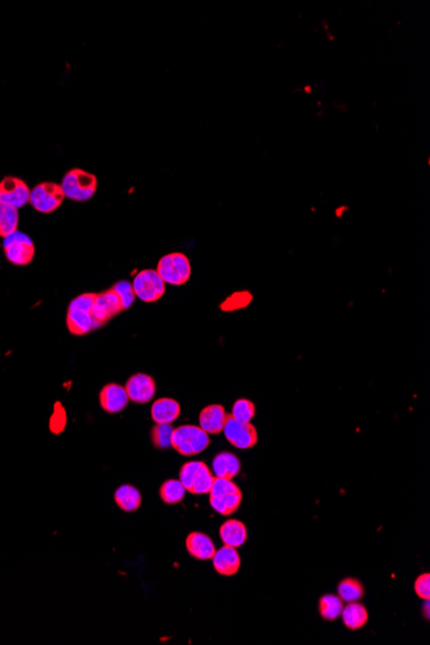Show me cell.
I'll use <instances>...</instances> for the list:
<instances>
[{"label":"cell","mask_w":430,"mask_h":645,"mask_svg":"<svg viewBox=\"0 0 430 645\" xmlns=\"http://www.w3.org/2000/svg\"><path fill=\"white\" fill-rule=\"evenodd\" d=\"M210 444V437L200 427L181 425L174 427L171 447L183 456H194L205 451Z\"/></svg>","instance_id":"6da1fadb"},{"label":"cell","mask_w":430,"mask_h":645,"mask_svg":"<svg viewBox=\"0 0 430 645\" xmlns=\"http://www.w3.org/2000/svg\"><path fill=\"white\" fill-rule=\"evenodd\" d=\"M61 188L65 197L74 202H88L97 190V176L83 169H71L63 176Z\"/></svg>","instance_id":"7a4b0ae2"},{"label":"cell","mask_w":430,"mask_h":645,"mask_svg":"<svg viewBox=\"0 0 430 645\" xmlns=\"http://www.w3.org/2000/svg\"><path fill=\"white\" fill-rule=\"evenodd\" d=\"M156 271L165 284L185 285L191 277V263L185 254L171 252L159 260Z\"/></svg>","instance_id":"3957f363"},{"label":"cell","mask_w":430,"mask_h":645,"mask_svg":"<svg viewBox=\"0 0 430 645\" xmlns=\"http://www.w3.org/2000/svg\"><path fill=\"white\" fill-rule=\"evenodd\" d=\"M135 298L144 303L160 301L167 290V284L162 281L156 269H144L135 275L132 282Z\"/></svg>","instance_id":"277c9868"},{"label":"cell","mask_w":430,"mask_h":645,"mask_svg":"<svg viewBox=\"0 0 430 645\" xmlns=\"http://www.w3.org/2000/svg\"><path fill=\"white\" fill-rule=\"evenodd\" d=\"M3 250L6 258L15 266H27L34 259V241L20 231L4 238Z\"/></svg>","instance_id":"5b68a950"},{"label":"cell","mask_w":430,"mask_h":645,"mask_svg":"<svg viewBox=\"0 0 430 645\" xmlns=\"http://www.w3.org/2000/svg\"><path fill=\"white\" fill-rule=\"evenodd\" d=\"M63 200H65V195L61 188V185L52 183V182H44L40 185H35L31 190L29 202L36 211L42 214H49L54 210L59 209Z\"/></svg>","instance_id":"8992f818"},{"label":"cell","mask_w":430,"mask_h":645,"mask_svg":"<svg viewBox=\"0 0 430 645\" xmlns=\"http://www.w3.org/2000/svg\"><path fill=\"white\" fill-rule=\"evenodd\" d=\"M228 442L240 450L252 448L258 443V432L252 423H240L228 415L223 427Z\"/></svg>","instance_id":"52a82bcc"},{"label":"cell","mask_w":430,"mask_h":645,"mask_svg":"<svg viewBox=\"0 0 430 645\" xmlns=\"http://www.w3.org/2000/svg\"><path fill=\"white\" fill-rule=\"evenodd\" d=\"M31 190L17 176H6L0 182V204L15 209L25 206L30 200Z\"/></svg>","instance_id":"ba28073f"},{"label":"cell","mask_w":430,"mask_h":645,"mask_svg":"<svg viewBox=\"0 0 430 645\" xmlns=\"http://www.w3.org/2000/svg\"><path fill=\"white\" fill-rule=\"evenodd\" d=\"M124 310L121 301L112 289L106 290L103 293L95 294L92 316L97 324V326H102L111 319L118 316V313Z\"/></svg>","instance_id":"9c48e42d"},{"label":"cell","mask_w":430,"mask_h":645,"mask_svg":"<svg viewBox=\"0 0 430 645\" xmlns=\"http://www.w3.org/2000/svg\"><path fill=\"white\" fill-rule=\"evenodd\" d=\"M129 401L135 403L150 402L156 393V383L150 375L147 374H135L128 379L125 384Z\"/></svg>","instance_id":"30bf717a"},{"label":"cell","mask_w":430,"mask_h":645,"mask_svg":"<svg viewBox=\"0 0 430 645\" xmlns=\"http://www.w3.org/2000/svg\"><path fill=\"white\" fill-rule=\"evenodd\" d=\"M100 403L103 411L109 413H118L124 410L129 403L125 388L120 384L111 383L102 388L100 393Z\"/></svg>","instance_id":"8fae6325"},{"label":"cell","mask_w":430,"mask_h":645,"mask_svg":"<svg viewBox=\"0 0 430 645\" xmlns=\"http://www.w3.org/2000/svg\"><path fill=\"white\" fill-rule=\"evenodd\" d=\"M211 561H213L214 570L223 576L236 575L240 570V564H241V558H240L237 549L227 546V545L220 547V550H215Z\"/></svg>","instance_id":"7c38bea8"},{"label":"cell","mask_w":430,"mask_h":645,"mask_svg":"<svg viewBox=\"0 0 430 645\" xmlns=\"http://www.w3.org/2000/svg\"><path fill=\"white\" fill-rule=\"evenodd\" d=\"M227 412L222 404H210L206 406L199 416V423L203 430L208 434H220L223 432V427L227 421Z\"/></svg>","instance_id":"4fadbf2b"},{"label":"cell","mask_w":430,"mask_h":645,"mask_svg":"<svg viewBox=\"0 0 430 645\" xmlns=\"http://www.w3.org/2000/svg\"><path fill=\"white\" fill-rule=\"evenodd\" d=\"M187 552L194 559L210 561L215 553V545L210 537L201 532H192L186 538Z\"/></svg>","instance_id":"5bb4252c"},{"label":"cell","mask_w":430,"mask_h":645,"mask_svg":"<svg viewBox=\"0 0 430 645\" xmlns=\"http://www.w3.org/2000/svg\"><path fill=\"white\" fill-rule=\"evenodd\" d=\"M181 415V404L173 398H160L152 404L151 418L156 424H171Z\"/></svg>","instance_id":"9a60e30c"},{"label":"cell","mask_w":430,"mask_h":645,"mask_svg":"<svg viewBox=\"0 0 430 645\" xmlns=\"http://www.w3.org/2000/svg\"><path fill=\"white\" fill-rule=\"evenodd\" d=\"M220 536L222 542L231 547H240L247 540V529L243 522L237 519H231L224 522L220 529Z\"/></svg>","instance_id":"2e32d148"},{"label":"cell","mask_w":430,"mask_h":645,"mask_svg":"<svg viewBox=\"0 0 430 645\" xmlns=\"http://www.w3.org/2000/svg\"><path fill=\"white\" fill-rule=\"evenodd\" d=\"M211 468H213V474L215 477L232 479L240 473L241 462L233 453H220L214 457Z\"/></svg>","instance_id":"e0dca14e"},{"label":"cell","mask_w":430,"mask_h":645,"mask_svg":"<svg viewBox=\"0 0 430 645\" xmlns=\"http://www.w3.org/2000/svg\"><path fill=\"white\" fill-rule=\"evenodd\" d=\"M66 325H68V331L77 336L85 335L98 327L92 313L82 312V310H68Z\"/></svg>","instance_id":"ac0fdd59"},{"label":"cell","mask_w":430,"mask_h":645,"mask_svg":"<svg viewBox=\"0 0 430 645\" xmlns=\"http://www.w3.org/2000/svg\"><path fill=\"white\" fill-rule=\"evenodd\" d=\"M114 499L118 508L127 513L138 510L142 503V496L139 494V491L130 485L118 487L114 494Z\"/></svg>","instance_id":"d6986e66"},{"label":"cell","mask_w":430,"mask_h":645,"mask_svg":"<svg viewBox=\"0 0 430 645\" xmlns=\"http://www.w3.org/2000/svg\"><path fill=\"white\" fill-rule=\"evenodd\" d=\"M341 617H343L344 625L349 630H358V628H363L369 620V614H367L366 608L362 604L357 603V602L348 603L346 608H343Z\"/></svg>","instance_id":"ffe728a7"},{"label":"cell","mask_w":430,"mask_h":645,"mask_svg":"<svg viewBox=\"0 0 430 645\" xmlns=\"http://www.w3.org/2000/svg\"><path fill=\"white\" fill-rule=\"evenodd\" d=\"M363 593L362 584L355 578H346L337 586V594L343 603H355L361 600Z\"/></svg>","instance_id":"44dd1931"},{"label":"cell","mask_w":430,"mask_h":645,"mask_svg":"<svg viewBox=\"0 0 430 645\" xmlns=\"http://www.w3.org/2000/svg\"><path fill=\"white\" fill-rule=\"evenodd\" d=\"M243 501V494H224L220 497H210L211 508L222 515H231L240 508Z\"/></svg>","instance_id":"7402d4cb"},{"label":"cell","mask_w":430,"mask_h":645,"mask_svg":"<svg viewBox=\"0 0 430 645\" xmlns=\"http://www.w3.org/2000/svg\"><path fill=\"white\" fill-rule=\"evenodd\" d=\"M214 479H215V477H214L213 471L209 469V466L205 462L201 461L199 469L194 474V482H192V487H191L190 492L194 494H209Z\"/></svg>","instance_id":"603a6c76"},{"label":"cell","mask_w":430,"mask_h":645,"mask_svg":"<svg viewBox=\"0 0 430 645\" xmlns=\"http://www.w3.org/2000/svg\"><path fill=\"white\" fill-rule=\"evenodd\" d=\"M343 600L335 595H325L318 602L321 617L326 621H335L343 612Z\"/></svg>","instance_id":"cb8c5ba5"},{"label":"cell","mask_w":430,"mask_h":645,"mask_svg":"<svg viewBox=\"0 0 430 645\" xmlns=\"http://www.w3.org/2000/svg\"><path fill=\"white\" fill-rule=\"evenodd\" d=\"M185 494L186 488L181 483L179 479H169L161 485L160 497L165 503L173 505L181 503L185 499Z\"/></svg>","instance_id":"d4e9b609"},{"label":"cell","mask_w":430,"mask_h":645,"mask_svg":"<svg viewBox=\"0 0 430 645\" xmlns=\"http://www.w3.org/2000/svg\"><path fill=\"white\" fill-rule=\"evenodd\" d=\"M18 220V209L0 204V237L6 238L15 234L17 231Z\"/></svg>","instance_id":"484cf974"},{"label":"cell","mask_w":430,"mask_h":645,"mask_svg":"<svg viewBox=\"0 0 430 645\" xmlns=\"http://www.w3.org/2000/svg\"><path fill=\"white\" fill-rule=\"evenodd\" d=\"M173 432H174V427L171 424H156L151 430L152 443L160 450L170 448Z\"/></svg>","instance_id":"4316f807"},{"label":"cell","mask_w":430,"mask_h":645,"mask_svg":"<svg viewBox=\"0 0 430 645\" xmlns=\"http://www.w3.org/2000/svg\"><path fill=\"white\" fill-rule=\"evenodd\" d=\"M231 416L240 423H250L255 416V406L249 400H238L233 403Z\"/></svg>","instance_id":"83f0119b"},{"label":"cell","mask_w":430,"mask_h":645,"mask_svg":"<svg viewBox=\"0 0 430 645\" xmlns=\"http://www.w3.org/2000/svg\"><path fill=\"white\" fill-rule=\"evenodd\" d=\"M111 289L118 294L124 310H128V308H130L133 305L135 301V294L132 282L121 280V281H118L115 285L112 286Z\"/></svg>","instance_id":"f1b7e54d"},{"label":"cell","mask_w":430,"mask_h":645,"mask_svg":"<svg viewBox=\"0 0 430 645\" xmlns=\"http://www.w3.org/2000/svg\"><path fill=\"white\" fill-rule=\"evenodd\" d=\"M237 492H241V491H240V488H238L236 483L232 482V479L215 477L209 494H210V497H220V496H224V494H237Z\"/></svg>","instance_id":"f546056e"},{"label":"cell","mask_w":430,"mask_h":645,"mask_svg":"<svg viewBox=\"0 0 430 645\" xmlns=\"http://www.w3.org/2000/svg\"><path fill=\"white\" fill-rule=\"evenodd\" d=\"M201 461H190V462H186L182 468H181V471H179V480L181 483L183 485V487L186 488V491H191V487H192V482H194V474L196 471L199 469Z\"/></svg>","instance_id":"4dcf8cb0"},{"label":"cell","mask_w":430,"mask_h":645,"mask_svg":"<svg viewBox=\"0 0 430 645\" xmlns=\"http://www.w3.org/2000/svg\"><path fill=\"white\" fill-rule=\"evenodd\" d=\"M94 299H95V293L82 294L71 301L68 305V310H82V312L92 313Z\"/></svg>","instance_id":"1f68e13d"},{"label":"cell","mask_w":430,"mask_h":645,"mask_svg":"<svg viewBox=\"0 0 430 645\" xmlns=\"http://www.w3.org/2000/svg\"><path fill=\"white\" fill-rule=\"evenodd\" d=\"M430 575L429 573H424L420 577L416 579L415 582V591L417 596L420 599H424V600H429L430 598Z\"/></svg>","instance_id":"d6a6232c"},{"label":"cell","mask_w":430,"mask_h":645,"mask_svg":"<svg viewBox=\"0 0 430 645\" xmlns=\"http://www.w3.org/2000/svg\"><path fill=\"white\" fill-rule=\"evenodd\" d=\"M425 616H427V619H429V603H428V600L425 604Z\"/></svg>","instance_id":"836d02e7"}]
</instances>
